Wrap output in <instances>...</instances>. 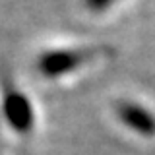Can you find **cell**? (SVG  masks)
Wrapping results in <instances>:
<instances>
[{"instance_id":"obj_2","label":"cell","mask_w":155,"mask_h":155,"mask_svg":"<svg viewBox=\"0 0 155 155\" xmlns=\"http://www.w3.org/2000/svg\"><path fill=\"white\" fill-rule=\"evenodd\" d=\"M87 52L81 51H51L39 56V70L48 78L62 76L66 72H72L74 68L84 64Z\"/></svg>"},{"instance_id":"obj_3","label":"cell","mask_w":155,"mask_h":155,"mask_svg":"<svg viewBox=\"0 0 155 155\" xmlns=\"http://www.w3.org/2000/svg\"><path fill=\"white\" fill-rule=\"evenodd\" d=\"M116 114L130 130L142 136H155V116L147 109H143L142 105L128 103V101L118 103Z\"/></svg>"},{"instance_id":"obj_1","label":"cell","mask_w":155,"mask_h":155,"mask_svg":"<svg viewBox=\"0 0 155 155\" xmlns=\"http://www.w3.org/2000/svg\"><path fill=\"white\" fill-rule=\"evenodd\" d=\"M4 116H6L8 124L12 126L16 132L25 134L33 128V109L29 99L19 91H10L4 97Z\"/></svg>"},{"instance_id":"obj_4","label":"cell","mask_w":155,"mask_h":155,"mask_svg":"<svg viewBox=\"0 0 155 155\" xmlns=\"http://www.w3.org/2000/svg\"><path fill=\"white\" fill-rule=\"evenodd\" d=\"M113 2L114 0H85V6L89 10H93V12H101V10L109 8Z\"/></svg>"}]
</instances>
